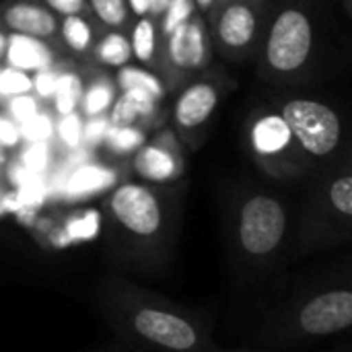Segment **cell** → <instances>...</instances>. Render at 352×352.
Wrapping results in <instances>:
<instances>
[{"instance_id":"obj_1","label":"cell","mask_w":352,"mask_h":352,"mask_svg":"<svg viewBox=\"0 0 352 352\" xmlns=\"http://www.w3.org/2000/svg\"><path fill=\"white\" fill-rule=\"evenodd\" d=\"M260 74L289 85L299 80L318 52V21L301 0L285 2L260 37Z\"/></svg>"},{"instance_id":"obj_9","label":"cell","mask_w":352,"mask_h":352,"mask_svg":"<svg viewBox=\"0 0 352 352\" xmlns=\"http://www.w3.org/2000/svg\"><path fill=\"white\" fill-rule=\"evenodd\" d=\"M303 332L311 336H328L346 330L352 324L351 291H330L311 299L299 314Z\"/></svg>"},{"instance_id":"obj_15","label":"cell","mask_w":352,"mask_h":352,"mask_svg":"<svg viewBox=\"0 0 352 352\" xmlns=\"http://www.w3.org/2000/svg\"><path fill=\"white\" fill-rule=\"evenodd\" d=\"M130 47H132V58H136L144 66H157L159 68V27L157 19L151 14L138 16V21L132 25L130 31Z\"/></svg>"},{"instance_id":"obj_34","label":"cell","mask_w":352,"mask_h":352,"mask_svg":"<svg viewBox=\"0 0 352 352\" xmlns=\"http://www.w3.org/2000/svg\"><path fill=\"white\" fill-rule=\"evenodd\" d=\"M21 144V130L19 124L12 122L6 113H0V146L14 148Z\"/></svg>"},{"instance_id":"obj_21","label":"cell","mask_w":352,"mask_h":352,"mask_svg":"<svg viewBox=\"0 0 352 352\" xmlns=\"http://www.w3.org/2000/svg\"><path fill=\"white\" fill-rule=\"evenodd\" d=\"M116 99V87L109 78H97L93 80L80 97V116L93 118V116H103L109 111L111 103Z\"/></svg>"},{"instance_id":"obj_22","label":"cell","mask_w":352,"mask_h":352,"mask_svg":"<svg viewBox=\"0 0 352 352\" xmlns=\"http://www.w3.org/2000/svg\"><path fill=\"white\" fill-rule=\"evenodd\" d=\"M146 140V134L142 132V128L132 126H111L109 132L103 138V144L118 155H126L132 153L136 148H140Z\"/></svg>"},{"instance_id":"obj_7","label":"cell","mask_w":352,"mask_h":352,"mask_svg":"<svg viewBox=\"0 0 352 352\" xmlns=\"http://www.w3.org/2000/svg\"><path fill=\"white\" fill-rule=\"evenodd\" d=\"M116 221L138 237H151L161 229L163 212L155 192L142 184H122L109 198Z\"/></svg>"},{"instance_id":"obj_28","label":"cell","mask_w":352,"mask_h":352,"mask_svg":"<svg viewBox=\"0 0 352 352\" xmlns=\"http://www.w3.org/2000/svg\"><path fill=\"white\" fill-rule=\"evenodd\" d=\"M39 111V99L33 93H21V95H12L6 101V116L16 122L19 126L23 122H27L29 118H33Z\"/></svg>"},{"instance_id":"obj_29","label":"cell","mask_w":352,"mask_h":352,"mask_svg":"<svg viewBox=\"0 0 352 352\" xmlns=\"http://www.w3.org/2000/svg\"><path fill=\"white\" fill-rule=\"evenodd\" d=\"M330 202L342 217H352V175L342 173L330 186Z\"/></svg>"},{"instance_id":"obj_10","label":"cell","mask_w":352,"mask_h":352,"mask_svg":"<svg viewBox=\"0 0 352 352\" xmlns=\"http://www.w3.org/2000/svg\"><path fill=\"white\" fill-rule=\"evenodd\" d=\"M132 167L142 179L153 184L177 179L184 171V161L175 136L165 130L153 142H144L136 148Z\"/></svg>"},{"instance_id":"obj_26","label":"cell","mask_w":352,"mask_h":352,"mask_svg":"<svg viewBox=\"0 0 352 352\" xmlns=\"http://www.w3.org/2000/svg\"><path fill=\"white\" fill-rule=\"evenodd\" d=\"M56 134H58V140L66 148H70V151L80 148V144L85 140V120H82V116L78 111L60 116V120L56 122Z\"/></svg>"},{"instance_id":"obj_19","label":"cell","mask_w":352,"mask_h":352,"mask_svg":"<svg viewBox=\"0 0 352 352\" xmlns=\"http://www.w3.org/2000/svg\"><path fill=\"white\" fill-rule=\"evenodd\" d=\"M82 78L70 70V68H58V80L54 91V107L58 116H66L78 109L80 97H82Z\"/></svg>"},{"instance_id":"obj_30","label":"cell","mask_w":352,"mask_h":352,"mask_svg":"<svg viewBox=\"0 0 352 352\" xmlns=\"http://www.w3.org/2000/svg\"><path fill=\"white\" fill-rule=\"evenodd\" d=\"M50 146L47 142H29L27 151L23 153V161H25V167L27 169H33V171H43L50 163Z\"/></svg>"},{"instance_id":"obj_18","label":"cell","mask_w":352,"mask_h":352,"mask_svg":"<svg viewBox=\"0 0 352 352\" xmlns=\"http://www.w3.org/2000/svg\"><path fill=\"white\" fill-rule=\"evenodd\" d=\"M97 58L99 64L109 66V68H122L126 64H130L132 60V47H130V39L118 31L111 29L109 33H105L91 50Z\"/></svg>"},{"instance_id":"obj_16","label":"cell","mask_w":352,"mask_h":352,"mask_svg":"<svg viewBox=\"0 0 352 352\" xmlns=\"http://www.w3.org/2000/svg\"><path fill=\"white\" fill-rule=\"evenodd\" d=\"M113 182H116V171L101 167V165L85 163V165H78L70 173L66 190L70 196H87V194H95V192L109 188Z\"/></svg>"},{"instance_id":"obj_32","label":"cell","mask_w":352,"mask_h":352,"mask_svg":"<svg viewBox=\"0 0 352 352\" xmlns=\"http://www.w3.org/2000/svg\"><path fill=\"white\" fill-rule=\"evenodd\" d=\"M109 128H111V124H109L107 113L87 118V122H85V140H82V142H87V144H91V146L101 144L103 138H105V134L109 132Z\"/></svg>"},{"instance_id":"obj_14","label":"cell","mask_w":352,"mask_h":352,"mask_svg":"<svg viewBox=\"0 0 352 352\" xmlns=\"http://www.w3.org/2000/svg\"><path fill=\"white\" fill-rule=\"evenodd\" d=\"M157 99L140 89H124L109 107L111 126H132L136 120L153 118L157 113Z\"/></svg>"},{"instance_id":"obj_3","label":"cell","mask_w":352,"mask_h":352,"mask_svg":"<svg viewBox=\"0 0 352 352\" xmlns=\"http://www.w3.org/2000/svg\"><path fill=\"white\" fill-rule=\"evenodd\" d=\"M212 39L202 14H194L175 27L159 50V70L163 72L165 87H175L184 78L204 70L210 64Z\"/></svg>"},{"instance_id":"obj_4","label":"cell","mask_w":352,"mask_h":352,"mask_svg":"<svg viewBox=\"0 0 352 352\" xmlns=\"http://www.w3.org/2000/svg\"><path fill=\"white\" fill-rule=\"evenodd\" d=\"M206 25L210 39L229 58H241L260 43L264 33L262 0H217Z\"/></svg>"},{"instance_id":"obj_36","label":"cell","mask_w":352,"mask_h":352,"mask_svg":"<svg viewBox=\"0 0 352 352\" xmlns=\"http://www.w3.org/2000/svg\"><path fill=\"white\" fill-rule=\"evenodd\" d=\"M128 4V10L134 14V16H144L148 14V0H126Z\"/></svg>"},{"instance_id":"obj_38","label":"cell","mask_w":352,"mask_h":352,"mask_svg":"<svg viewBox=\"0 0 352 352\" xmlns=\"http://www.w3.org/2000/svg\"><path fill=\"white\" fill-rule=\"evenodd\" d=\"M214 2H217V0H194L196 12H198V14H202V16H204V14H208V10L214 6Z\"/></svg>"},{"instance_id":"obj_12","label":"cell","mask_w":352,"mask_h":352,"mask_svg":"<svg viewBox=\"0 0 352 352\" xmlns=\"http://www.w3.org/2000/svg\"><path fill=\"white\" fill-rule=\"evenodd\" d=\"M2 25L16 35L35 37L41 41H50L58 37L60 21L58 16L41 2L33 0H12L0 10Z\"/></svg>"},{"instance_id":"obj_24","label":"cell","mask_w":352,"mask_h":352,"mask_svg":"<svg viewBox=\"0 0 352 352\" xmlns=\"http://www.w3.org/2000/svg\"><path fill=\"white\" fill-rule=\"evenodd\" d=\"M194 14H196L194 0H171L169 6L165 8V12L161 14V19L157 21L159 39L163 41L175 27H179L182 23H186V21L192 19Z\"/></svg>"},{"instance_id":"obj_35","label":"cell","mask_w":352,"mask_h":352,"mask_svg":"<svg viewBox=\"0 0 352 352\" xmlns=\"http://www.w3.org/2000/svg\"><path fill=\"white\" fill-rule=\"evenodd\" d=\"M95 229H97V217H95V212H89L82 221H76V223L72 225V233L82 235V237H87V235L93 233Z\"/></svg>"},{"instance_id":"obj_13","label":"cell","mask_w":352,"mask_h":352,"mask_svg":"<svg viewBox=\"0 0 352 352\" xmlns=\"http://www.w3.org/2000/svg\"><path fill=\"white\" fill-rule=\"evenodd\" d=\"M6 66L23 72H39L54 66V52L47 41L8 33L6 37V52H4Z\"/></svg>"},{"instance_id":"obj_23","label":"cell","mask_w":352,"mask_h":352,"mask_svg":"<svg viewBox=\"0 0 352 352\" xmlns=\"http://www.w3.org/2000/svg\"><path fill=\"white\" fill-rule=\"evenodd\" d=\"M89 12H93L103 25L120 29L128 23L130 10L126 0H89Z\"/></svg>"},{"instance_id":"obj_2","label":"cell","mask_w":352,"mask_h":352,"mask_svg":"<svg viewBox=\"0 0 352 352\" xmlns=\"http://www.w3.org/2000/svg\"><path fill=\"white\" fill-rule=\"evenodd\" d=\"M278 113L307 157L326 159L340 148L344 130L340 116L330 105L309 97H293L280 103Z\"/></svg>"},{"instance_id":"obj_20","label":"cell","mask_w":352,"mask_h":352,"mask_svg":"<svg viewBox=\"0 0 352 352\" xmlns=\"http://www.w3.org/2000/svg\"><path fill=\"white\" fill-rule=\"evenodd\" d=\"M116 80H118L116 85L120 87V91L140 89V91H146L148 95H153L157 101H161L167 93V87L161 76H157L155 72H151L146 68H138V66H130V64H126L118 70Z\"/></svg>"},{"instance_id":"obj_31","label":"cell","mask_w":352,"mask_h":352,"mask_svg":"<svg viewBox=\"0 0 352 352\" xmlns=\"http://www.w3.org/2000/svg\"><path fill=\"white\" fill-rule=\"evenodd\" d=\"M58 68H60V66H58ZM58 68H56V66H50V68H45V70L35 72V76H33V93H35V97H39V99H50V97H54L56 80H58Z\"/></svg>"},{"instance_id":"obj_40","label":"cell","mask_w":352,"mask_h":352,"mask_svg":"<svg viewBox=\"0 0 352 352\" xmlns=\"http://www.w3.org/2000/svg\"><path fill=\"white\" fill-rule=\"evenodd\" d=\"M4 161V155H2V148H0V163Z\"/></svg>"},{"instance_id":"obj_27","label":"cell","mask_w":352,"mask_h":352,"mask_svg":"<svg viewBox=\"0 0 352 352\" xmlns=\"http://www.w3.org/2000/svg\"><path fill=\"white\" fill-rule=\"evenodd\" d=\"M21 93H33V76L10 66H0V97L8 99Z\"/></svg>"},{"instance_id":"obj_39","label":"cell","mask_w":352,"mask_h":352,"mask_svg":"<svg viewBox=\"0 0 352 352\" xmlns=\"http://www.w3.org/2000/svg\"><path fill=\"white\" fill-rule=\"evenodd\" d=\"M6 33L0 29V60H4V52H6Z\"/></svg>"},{"instance_id":"obj_17","label":"cell","mask_w":352,"mask_h":352,"mask_svg":"<svg viewBox=\"0 0 352 352\" xmlns=\"http://www.w3.org/2000/svg\"><path fill=\"white\" fill-rule=\"evenodd\" d=\"M58 35L66 43V47L74 54H87L95 45V29L87 14H72L62 16Z\"/></svg>"},{"instance_id":"obj_37","label":"cell","mask_w":352,"mask_h":352,"mask_svg":"<svg viewBox=\"0 0 352 352\" xmlns=\"http://www.w3.org/2000/svg\"><path fill=\"white\" fill-rule=\"evenodd\" d=\"M169 2L171 0H148V14L159 21L161 14L165 12V8L169 6Z\"/></svg>"},{"instance_id":"obj_8","label":"cell","mask_w":352,"mask_h":352,"mask_svg":"<svg viewBox=\"0 0 352 352\" xmlns=\"http://www.w3.org/2000/svg\"><path fill=\"white\" fill-rule=\"evenodd\" d=\"M221 103V85L212 78H198L182 89L173 103V122L182 136L202 130Z\"/></svg>"},{"instance_id":"obj_5","label":"cell","mask_w":352,"mask_h":352,"mask_svg":"<svg viewBox=\"0 0 352 352\" xmlns=\"http://www.w3.org/2000/svg\"><path fill=\"white\" fill-rule=\"evenodd\" d=\"M239 241L252 256H266L276 250L287 231L283 204L268 194L252 196L239 212Z\"/></svg>"},{"instance_id":"obj_33","label":"cell","mask_w":352,"mask_h":352,"mask_svg":"<svg viewBox=\"0 0 352 352\" xmlns=\"http://www.w3.org/2000/svg\"><path fill=\"white\" fill-rule=\"evenodd\" d=\"M41 4H45L54 14H60V16H72V14H87L89 12L87 0H43Z\"/></svg>"},{"instance_id":"obj_25","label":"cell","mask_w":352,"mask_h":352,"mask_svg":"<svg viewBox=\"0 0 352 352\" xmlns=\"http://www.w3.org/2000/svg\"><path fill=\"white\" fill-rule=\"evenodd\" d=\"M21 140L25 142H47L56 134V120L47 111H37L33 118L19 126Z\"/></svg>"},{"instance_id":"obj_6","label":"cell","mask_w":352,"mask_h":352,"mask_svg":"<svg viewBox=\"0 0 352 352\" xmlns=\"http://www.w3.org/2000/svg\"><path fill=\"white\" fill-rule=\"evenodd\" d=\"M248 140L256 159L268 169H287L303 161V151L295 142L287 122L278 111L256 113L248 126Z\"/></svg>"},{"instance_id":"obj_11","label":"cell","mask_w":352,"mask_h":352,"mask_svg":"<svg viewBox=\"0 0 352 352\" xmlns=\"http://www.w3.org/2000/svg\"><path fill=\"white\" fill-rule=\"evenodd\" d=\"M134 328L142 338L169 351H190L198 340L190 322L153 307H144L134 316Z\"/></svg>"}]
</instances>
